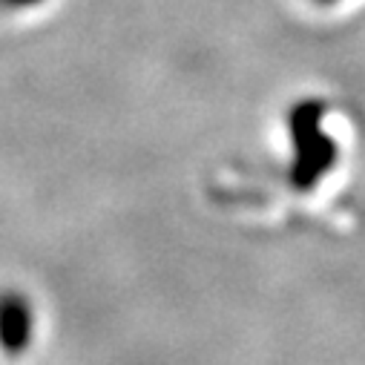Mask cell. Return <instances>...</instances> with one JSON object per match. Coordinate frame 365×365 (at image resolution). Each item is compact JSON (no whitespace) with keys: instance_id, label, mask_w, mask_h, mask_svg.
<instances>
[{"instance_id":"obj_1","label":"cell","mask_w":365,"mask_h":365,"mask_svg":"<svg viewBox=\"0 0 365 365\" xmlns=\"http://www.w3.org/2000/svg\"><path fill=\"white\" fill-rule=\"evenodd\" d=\"M35 314L21 294H0V348L15 356L32 342Z\"/></svg>"}]
</instances>
